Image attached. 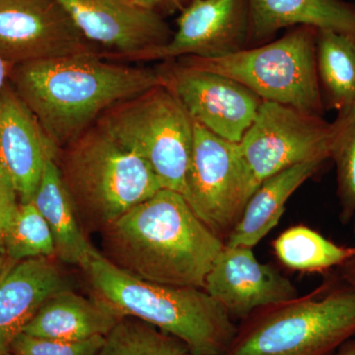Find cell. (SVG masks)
I'll return each mask as SVG.
<instances>
[{
    "label": "cell",
    "mask_w": 355,
    "mask_h": 355,
    "mask_svg": "<svg viewBox=\"0 0 355 355\" xmlns=\"http://www.w3.org/2000/svg\"><path fill=\"white\" fill-rule=\"evenodd\" d=\"M9 83L58 150L107 110L165 84L160 69L116 64L96 51L14 65Z\"/></svg>",
    "instance_id": "1"
},
{
    "label": "cell",
    "mask_w": 355,
    "mask_h": 355,
    "mask_svg": "<svg viewBox=\"0 0 355 355\" xmlns=\"http://www.w3.org/2000/svg\"><path fill=\"white\" fill-rule=\"evenodd\" d=\"M104 229L114 266L146 282L205 289L225 243L191 209L181 193L162 189Z\"/></svg>",
    "instance_id": "2"
},
{
    "label": "cell",
    "mask_w": 355,
    "mask_h": 355,
    "mask_svg": "<svg viewBox=\"0 0 355 355\" xmlns=\"http://www.w3.org/2000/svg\"><path fill=\"white\" fill-rule=\"evenodd\" d=\"M83 270L96 297L121 317L137 318L179 338L191 354L225 355L237 335L232 317L205 289L140 279L98 251Z\"/></svg>",
    "instance_id": "3"
},
{
    "label": "cell",
    "mask_w": 355,
    "mask_h": 355,
    "mask_svg": "<svg viewBox=\"0 0 355 355\" xmlns=\"http://www.w3.org/2000/svg\"><path fill=\"white\" fill-rule=\"evenodd\" d=\"M64 148L58 168L76 211L102 228L163 189L146 161L96 125Z\"/></svg>",
    "instance_id": "4"
},
{
    "label": "cell",
    "mask_w": 355,
    "mask_h": 355,
    "mask_svg": "<svg viewBox=\"0 0 355 355\" xmlns=\"http://www.w3.org/2000/svg\"><path fill=\"white\" fill-rule=\"evenodd\" d=\"M354 336L355 288L347 284L258 311L225 355H335Z\"/></svg>",
    "instance_id": "5"
},
{
    "label": "cell",
    "mask_w": 355,
    "mask_h": 355,
    "mask_svg": "<svg viewBox=\"0 0 355 355\" xmlns=\"http://www.w3.org/2000/svg\"><path fill=\"white\" fill-rule=\"evenodd\" d=\"M317 32L300 27L258 48H244L223 57L182 58L179 64L227 76L250 89L261 101L322 116Z\"/></svg>",
    "instance_id": "6"
},
{
    "label": "cell",
    "mask_w": 355,
    "mask_h": 355,
    "mask_svg": "<svg viewBox=\"0 0 355 355\" xmlns=\"http://www.w3.org/2000/svg\"><path fill=\"white\" fill-rule=\"evenodd\" d=\"M95 125L146 161L163 189L184 197L193 151V121L165 85L116 104Z\"/></svg>",
    "instance_id": "7"
},
{
    "label": "cell",
    "mask_w": 355,
    "mask_h": 355,
    "mask_svg": "<svg viewBox=\"0 0 355 355\" xmlns=\"http://www.w3.org/2000/svg\"><path fill=\"white\" fill-rule=\"evenodd\" d=\"M239 146L193 121V144L184 198L193 211L223 240L243 216L258 188Z\"/></svg>",
    "instance_id": "8"
},
{
    "label": "cell",
    "mask_w": 355,
    "mask_h": 355,
    "mask_svg": "<svg viewBox=\"0 0 355 355\" xmlns=\"http://www.w3.org/2000/svg\"><path fill=\"white\" fill-rule=\"evenodd\" d=\"M335 123L322 116L261 102L254 123L238 144L257 184L306 161L331 158Z\"/></svg>",
    "instance_id": "9"
},
{
    "label": "cell",
    "mask_w": 355,
    "mask_h": 355,
    "mask_svg": "<svg viewBox=\"0 0 355 355\" xmlns=\"http://www.w3.org/2000/svg\"><path fill=\"white\" fill-rule=\"evenodd\" d=\"M166 87L191 120L221 139L239 144L254 123L261 99L241 83L181 64L161 67Z\"/></svg>",
    "instance_id": "10"
},
{
    "label": "cell",
    "mask_w": 355,
    "mask_h": 355,
    "mask_svg": "<svg viewBox=\"0 0 355 355\" xmlns=\"http://www.w3.org/2000/svg\"><path fill=\"white\" fill-rule=\"evenodd\" d=\"M92 51L58 0H0V55L11 64Z\"/></svg>",
    "instance_id": "11"
},
{
    "label": "cell",
    "mask_w": 355,
    "mask_h": 355,
    "mask_svg": "<svg viewBox=\"0 0 355 355\" xmlns=\"http://www.w3.org/2000/svg\"><path fill=\"white\" fill-rule=\"evenodd\" d=\"M89 43L109 49L103 57L135 60L164 46L172 38L169 26L157 11L130 0H58Z\"/></svg>",
    "instance_id": "12"
},
{
    "label": "cell",
    "mask_w": 355,
    "mask_h": 355,
    "mask_svg": "<svg viewBox=\"0 0 355 355\" xmlns=\"http://www.w3.org/2000/svg\"><path fill=\"white\" fill-rule=\"evenodd\" d=\"M205 291L231 317L242 320L299 296L291 279L259 261L253 248L226 244L210 268Z\"/></svg>",
    "instance_id": "13"
},
{
    "label": "cell",
    "mask_w": 355,
    "mask_h": 355,
    "mask_svg": "<svg viewBox=\"0 0 355 355\" xmlns=\"http://www.w3.org/2000/svg\"><path fill=\"white\" fill-rule=\"evenodd\" d=\"M248 32L243 0H193L178 18L170 41L135 60L223 57L244 49Z\"/></svg>",
    "instance_id": "14"
},
{
    "label": "cell",
    "mask_w": 355,
    "mask_h": 355,
    "mask_svg": "<svg viewBox=\"0 0 355 355\" xmlns=\"http://www.w3.org/2000/svg\"><path fill=\"white\" fill-rule=\"evenodd\" d=\"M58 147L10 83L0 94V164L8 173L20 203L31 202L49 159Z\"/></svg>",
    "instance_id": "15"
},
{
    "label": "cell",
    "mask_w": 355,
    "mask_h": 355,
    "mask_svg": "<svg viewBox=\"0 0 355 355\" xmlns=\"http://www.w3.org/2000/svg\"><path fill=\"white\" fill-rule=\"evenodd\" d=\"M71 289L69 277L49 258L10 263L0 272V355L10 352L16 336L60 292Z\"/></svg>",
    "instance_id": "16"
},
{
    "label": "cell",
    "mask_w": 355,
    "mask_h": 355,
    "mask_svg": "<svg viewBox=\"0 0 355 355\" xmlns=\"http://www.w3.org/2000/svg\"><path fill=\"white\" fill-rule=\"evenodd\" d=\"M248 18L249 33L257 41L291 26L355 38V9L340 0H249Z\"/></svg>",
    "instance_id": "17"
},
{
    "label": "cell",
    "mask_w": 355,
    "mask_h": 355,
    "mask_svg": "<svg viewBox=\"0 0 355 355\" xmlns=\"http://www.w3.org/2000/svg\"><path fill=\"white\" fill-rule=\"evenodd\" d=\"M121 316L101 299H89L72 289L49 299L23 333L53 340H89L106 336Z\"/></svg>",
    "instance_id": "18"
},
{
    "label": "cell",
    "mask_w": 355,
    "mask_h": 355,
    "mask_svg": "<svg viewBox=\"0 0 355 355\" xmlns=\"http://www.w3.org/2000/svg\"><path fill=\"white\" fill-rule=\"evenodd\" d=\"M326 162L306 161L272 175L259 184L243 216L225 243L228 246L254 248L279 224L286 205L299 187Z\"/></svg>",
    "instance_id": "19"
},
{
    "label": "cell",
    "mask_w": 355,
    "mask_h": 355,
    "mask_svg": "<svg viewBox=\"0 0 355 355\" xmlns=\"http://www.w3.org/2000/svg\"><path fill=\"white\" fill-rule=\"evenodd\" d=\"M32 202L50 228L55 257L69 265L81 268L87 266L97 251L79 225L76 209L62 180L57 159L46 161Z\"/></svg>",
    "instance_id": "20"
},
{
    "label": "cell",
    "mask_w": 355,
    "mask_h": 355,
    "mask_svg": "<svg viewBox=\"0 0 355 355\" xmlns=\"http://www.w3.org/2000/svg\"><path fill=\"white\" fill-rule=\"evenodd\" d=\"M317 69L321 90L336 111L355 106V38L318 31Z\"/></svg>",
    "instance_id": "21"
},
{
    "label": "cell",
    "mask_w": 355,
    "mask_h": 355,
    "mask_svg": "<svg viewBox=\"0 0 355 355\" xmlns=\"http://www.w3.org/2000/svg\"><path fill=\"white\" fill-rule=\"evenodd\" d=\"M277 260L292 270L324 272L355 259V247L336 244L305 225L292 226L272 243Z\"/></svg>",
    "instance_id": "22"
},
{
    "label": "cell",
    "mask_w": 355,
    "mask_h": 355,
    "mask_svg": "<svg viewBox=\"0 0 355 355\" xmlns=\"http://www.w3.org/2000/svg\"><path fill=\"white\" fill-rule=\"evenodd\" d=\"M188 347L179 338L137 318L123 316L105 336L96 355H184Z\"/></svg>",
    "instance_id": "23"
},
{
    "label": "cell",
    "mask_w": 355,
    "mask_h": 355,
    "mask_svg": "<svg viewBox=\"0 0 355 355\" xmlns=\"http://www.w3.org/2000/svg\"><path fill=\"white\" fill-rule=\"evenodd\" d=\"M3 256L11 263L55 257L50 228L34 203H20L3 241Z\"/></svg>",
    "instance_id": "24"
},
{
    "label": "cell",
    "mask_w": 355,
    "mask_h": 355,
    "mask_svg": "<svg viewBox=\"0 0 355 355\" xmlns=\"http://www.w3.org/2000/svg\"><path fill=\"white\" fill-rule=\"evenodd\" d=\"M331 158L335 161L340 218L355 216V106L338 112Z\"/></svg>",
    "instance_id": "25"
},
{
    "label": "cell",
    "mask_w": 355,
    "mask_h": 355,
    "mask_svg": "<svg viewBox=\"0 0 355 355\" xmlns=\"http://www.w3.org/2000/svg\"><path fill=\"white\" fill-rule=\"evenodd\" d=\"M105 336H95L79 342L53 340L21 333L10 347L13 355H96Z\"/></svg>",
    "instance_id": "26"
},
{
    "label": "cell",
    "mask_w": 355,
    "mask_h": 355,
    "mask_svg": "<svg viewBox=\"0 0 355 355\" xmlns=\"http://www.w3.org/2000/svg\"><path fill=\"white\" fill-rule=\"evenodd\" d=\"M19 205L12 180L3 166L0 164V258L3 256L4 237Z\"/></svg>",
    "instance_id": "27"
},
{
    "label": "cell",
    "mask_w": 355,
    "mask_h": 355,
    "mask_svg": "<svg viewBox=\"0 0 355 355\" xmlns=\"http://www.w3.org/2000/svg\"><path fill=\"white\" fill-rule=\"evenodd\" d=\"M130 1L137 4V6L142 7V8L149 9V10L153 11H157L159 7H177L181 6L179 0H130Z\"/></svg>",
    "instance_id": "28"
},
{
    "label": "cell",
    "mask_w": 355,
    "mask_h": 355,
    "mask_svg": "<svg viewBox=\"0 0 355 355\" xmlns=\"http://www.w3.org/2000/svg\"><path fill=\"white\" fill-rule=\"evenodd\" d=\"M14 65L7 62L6 58L0 55V94L2 90L6 87L7 84L10 80L11 72H12Z\"/></svg>",
    "instance_id": "29"
},
{
    "label": "cell",
    "mask_w": 355,
    "mask_h": 355,
    "mask_svg": "<svg viewBox=\"0 0 355 355\" xmlns=\"http://www.w3.org/2000/svg\"><path fill=\"white\" fill-rule=\"evenodd\" d=\"M335 355H355V336L343 343Z\"/></svg>",
    "instance_id": "30"
},
{
    "label": "cell",
    "mask_w": 355,
    "mask_h": 355,
    "mask_svg": "<svg viewBox=\"0 0 355 355\" xmlns=\"http://www.w3.org/2000/svg\"><path fill=\"white\" fill-rule=\"evenodd\" d=\"M345 266H347V273H345L347 282H349V286H352L355 288V259L354 260L349 261V263Z\"/></svg>",
    "instance_id": "31"
},
{
    "label": "cell",
    "mask_w": 355,
    "mask_h": 355,
    "mask_svg": "<svg viewBox=\"0 0 355 355\" xmlns=\"http://www.w3.org/2000/svg\"><path fill=\"white\" fill-rule=\"evenodd\" d=\"M180 4L184 3V2H191L193 1V0H179Z\"/></svg>",
    "instance_id": "32"
},
{
    "label": "cell",
    "mask_w": 355,
    "mask_h": 355,
    "mask_svg": "<svg viewBox=\"0 0 355 355\" xmlns=\"http://www.w3.org/2000/svg\"><path fill=\"white\" fill-rule=\"evenodd\" d=\"M184 355H195V354H190V352H189V354H184Z\"/></svg>",
    "instance_id": "33"
},
{
    "label": "cell",
    "mask_w": 355,
    "mask_h": 355,
    "mask_svg": "<svg viewBox=\"0 0 355 355\" xmlns=\"http://www.w3.org/2000/svg\"><path fill=\"white\" fill-rule=\"evenodd\" d=\"M6 355H13V354H10V352H9V354H7Z\"/></svg>",
    "instance_id": "34"
}]
</instances>
